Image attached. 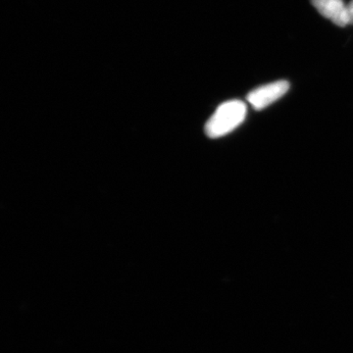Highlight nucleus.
<instances>
[{
	"label": "nucleus",
	"instance_id": "obj_3",
	"mask_svg": "<svg viewBox=\"0 0 353 353\" xmlns=\"http://www.w3.org/2000/svg\"><path fill=\"white\" fill-rule=\"evenodd\" d=\"M313 6L324 17L333 21L339 27H345L350 24L347 6L343 0H312Z\"/></svg>",
	"mask_w": 353,
	"mask_h": 353
},
{
	"label": "nucleus",
	"instance_id": "obj_2",
	"mask_svg": "<svg viewBox=\"0 0 353 353\" xmlns=\"http://www.w3.org/2000/svg\"><path fill=\"white\" fill-rule=\"evenodd\" d=\"M289 90V82L277 81L253 90L248 95V101L252 104L253 108L262 110L284 97Z\"/></svg>",
	"mask_w": 353,
	"mask_h": 353
},
{
	"label": "nucleus",
	"instance_id": "obj_1",
	"mask_svg": "<svg viewBox=\"0 0 353 353\" xmlns=\"http://www.w3.org/2000/svg\"><path fill=\"white\" fill-rule=\"evenodd\" d=\"M248 113L245 102L230 101L221 104L206 123L205 132L211 139H218L234 131L245 121Z\"/></svg>",
	"mask_w": 353,
	"mask_h": 353
},
{
	"label": "nucleus",
	"instance_id": "obj_4",
	"mask_svg": "<svg viewBox=\"0 0 353 353\" xmlns=\"http://www.w3.org/2000/svg\"><path fill=\"white\" fill-rule=\"evenodd\" d=\"M348 18H350V24H353V0L347 6Z\"/></svg>",
	"mask_w": 353,
	"mask_h": 353
}]
</instances>
